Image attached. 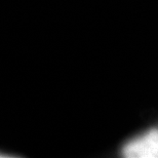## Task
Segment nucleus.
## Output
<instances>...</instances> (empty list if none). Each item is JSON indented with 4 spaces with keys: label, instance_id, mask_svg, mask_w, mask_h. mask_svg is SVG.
Instances as JSON below:
<instances>
[{
    "label": "nucleus",
    "instance_id": "f257e3e1",
    "mask_svg": "<svg viewBox=\"0 0 158 158\" xmlns=\"http://www.w3.org/2000/svg\"><path fill=\"white\" fill-rule=\"evenodd\" d=\"M118 155L128 158H158V127L126 140L119 147Z\"/></svg>",
    "mask_w": 158,
    "mask_h": 158
},
{
    "label": "nucleus",
    "instance_id": "f03ea898",
    "mask_svg": "<svg viewBox=\"0 0 158 158\" xmlns=\"http://www.w3.org/2000/svg\"><path fill=\"white\" fill-rule=\"evenodd\" d=\"M15 157H22V155H17V153L0 149V158H15Z\"/></svg>",
    "mask_w": 158,
    "mask_h": 158
}]
</instances>
